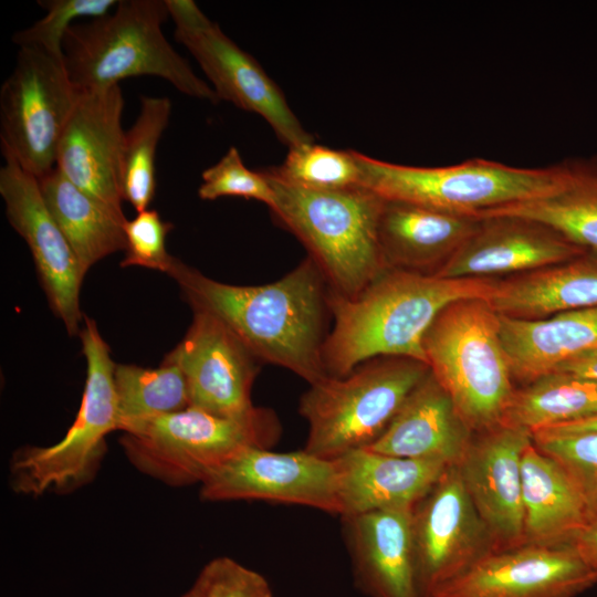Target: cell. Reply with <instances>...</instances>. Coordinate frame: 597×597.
<instances>
[{
    "mask_svg": "<svg viewBox=\"0 0 597 597\" xmlns=\"http://www.w3.org/2000/svg\"><path fill=\"white\" fill-rule=\"evenodd\" d=\"M171 276L192 311L220 320L263 363L286 368L310 385L327 376L322 349L328 287L308 256L263 285H232L176 261Z\"/></svg>",
    "mask_w": 597,
    "mask_h": 597,
    "instance_id": "1",
    "label": "cell"
},
{
    "mask_svg": "<svg viewBox=\"0 0 597 597\" xmlns=\"http://www.w3.org/2000/svg\"><path fill=\"white\" fill-rule=\"evenodd\" d=\"M495 284L494 279H446L388 268L355 296L328 291L334 324L322 349L327 375L346 376L377 357L427 364L423 337L437 315L455 301L488 300Z\"/></svg>",
    "mask_w": 597,
    "mask_h": 597,
    "instance_id": "2",
    "label": "cell"
},
{
    "mask_svg": "<svg viewBox=\"0 0 597 597\" xmlns=\"http://www.w3.org/2000/svg\"><path fill=\"white\" fill-rule=\"evenodd\" d=\"M165 0H121L106 15L73 24L63 40L64 66L80 92L119 85L133 76H158L180 93L220 102L165 38Z\"/></svg>",
    "mask_w": 597,
    "mask_h": 597,
    "instance_id": "3",
    "label": "cell"
},
{
    "mask_svg": "<svg viewBox=\"0 0 597 597\" xmlns=\"http://www.w3.org/2000/svg\"><path fill=\"white\" fill-rule=\"evenodd\" d=\"M263 175L273 217L304 244L331 293L355 296L388 269L378 238L384 199L363 187L311 190Z\"/></svg>",
    "mask_w": 597,
    "mask_h": 597,
    "instance_id": "4",
    "label": "cell"
},
{
    "mask_svg": "<svg viewBox=\"0 0 597 597\" xmlns=\"http://www.w3.org/2000/svg\"><path fill=\"white\" fill-rule=\"evenodd\" d=\"M431 374L473 433L501 425L515 391L500 318L483 298L446 306L423 337Z\"/></svg>",
    "mask_w": 597,
    "mask_h": 597,
    "instance_id": "5",
    "label": "cell"
},
{
    "mask_svg": "<svg viewBox=\"0 0 597 597\" xmlns=\"http://www.w3.org/2000/svg\"><path fill=\"white\" fill-rule=\"evenodd\" d=\"M360 187L399 201L475 217L488 210L541 199L564 184L562 161L538 168L484 158L440 167L392 164L355 151Z\"/></svg>",
    "mask_w": 597,
    "mask_h": 597,
    "instance_id": "6",
    "label": "cell"
},
{
    "mask_svg": "<svg viewBox=\"0 0 597 597\" xmlns=\"http://www.w3.org/2000/svg\"><path fill=\"white\" fill-rule=\"evenodd\" d=\"M280 425L268 409L223 417L189 406L123 432L119 443L139 472L172 488L201 484L250 447L270 448Z\"/></svg>",
    "mask_w": 597,
    "mask_h": 597,
    "instance_id": "7",
    "label": "cell"
},
{
    "mask_svg": "<svg viewBox=\"0 0 597 597\" xmlns=\"http://www.w3.org/2000/svg\"><path fill=\"white\" fill-rule=\"evenodd\" d=\"M429 366L406 357H377L343 377L327 375L300 400L308 423L304 450L325 459L367 448L387 429Z\"/></svg>",
    "mask_w": 597,
    "mask_h": 597,
    "instance_id": "8",
    "label": "cell"
},
{
    "mask_svg": "<svg viewBox=\"0 0 597 597\" xmlns=\"http://www.w3.org/2000/svg\"><path fill=\"white\" fill-rule=\"evenodd\" d=\"M83 320L80 338L86 359V379L78 412L56 443L14 452L10 484L19 494H66L92 482L106 452L107 434L118 430L116 364L95 321L87 316Z\"/></svg>",
    "mask_w": 597,
    "mask_h": 597,
    "instance_id": "9",
    "label": "cell"
},
{
    "mask_svg": "<svg viewBox=\"0 0 597 597\" xmlns=\"http://www.w3.org/2000/svg\"><path fill=\"white\" fill-rule=\"evenodd\" d=\"M80 95L64 61L39 49L20 48L0 90L2 155L36 178L51 171Z\"/></svg>",
    "mask_w": 597,
    "mask_h": 597,
    "instance_id": "10",
    "label": "cell"
},
{
    "mask_svg": "<svg viewBox=\"0 0 597 597\" xmlns=\"http://www.w3.org/2000/svg\"><path fill=\"white\" fill-rule=\"evenodd\" d=\"M165 1L176 25V41L192 54L219 101L230 102L263 117L289 148L314 142L276 83L195 1Z\"/></svg>",
    "mask_w": 597,
    "mask_h": 597,
    "instance_id": "11",
    "label": "cell"
},
{
    "mask_svg": "<svg viewBox=\"0 0 597 597\" xmlns=\"http://www.w3.org/2000/svg\"><path fill=\"white\" fill-rule=\"evenodd\" d=\"M205 501L262 500L297 504L341 515L334 459L307 452L250 447L200 484Z\"/></svg>",
    "mask_w": 597,
    "mask_h": 597,
    "instance_id": "12",
    "label": "cell"
},
{
    "mask_svg": "<svg viewBox=\"0 0 597 597\" xmlns=\"http://www.w3.org/2000/svg\"><path fill=\"white\" fill-rule=\"evenodd\" d=\"M412 534L427 597L495 551L457 465L448 467L415 504Z\"/></svg>",
    "mask_w": 597,
    "mask_h": 597,
    "instance_id": "13",
    "label": "cell"
},
{
    "mask_svg": "<svg viewBox=\"0 0 597 597\" xmlns=\"http://www.w3.org/2000/svg\"><path fill=\"white\" fill-rule=\"evenodd\" d=\"M2 156L0 195L7 218L30 249L51 310L63 322L67 333L75 335L80 333V323L84 318L80 308V290L85 275L46 208L38 178L10 156Z\"/></svg>",
    "mask_w": 597,
    "mask_h": 597,
    "instance_id": "14",
    "label": "cell"
},
{
    "mask_svg": "<svg viewBox=\"0 0 597 597\" xmlns=\"http://www.w3.org/2000/svg\"><path fill=\"white\" fill-rule=\"evenodd\" d=\"M166 360L184 373L190 406L223 417L256 411L251 400L258 359L217 317L193 311L192 322Z\"/></svg>",
    "mask_w": 597,
    "mask_h": 597,
    "instance_id": "15",
    "label": "cell"
},
{
    "mask_svg": "<svg viewBox=\"0 0 597 597\" xmlns=\"http://www.w3.org/2000/svg\"><path fill=\"white\" fill-rule=\"evenodd\" d=\"M597 575L573 545L495 549L432 597H576Z\"/></svg>",
    "mask_w": 597,
    "mask_h": 597,
    "instance_id": "16",
    "label": "cell"
},
{
    "mask_svg": "<svg viewBox=\"0 0 597 597\" xmlns=\"http://www.w3.org/2000/svg\"><path fill=\"white\" fill-rule=\"evenodd\" d=\"M123 109L119 85L81 92L55 161L72 184L117 212H123Z\"/></svg>",
    "mask_w": 597,
    "mask_h": 597,
    "instance_id": "17",
    "label": "cell"
},
{
    "mask_svg": "<svg viewBox=\"0 0 597 597\" xmlns=\"http://www.w3.org/2000/svg\"><path fill=\"white\" fill-rule=\"evenodd\" d=\"M531 431L499 425L473 437L457 464L495 549L524 544L522 458Z\"/></svg>",
    "mask_w": 597,
    "mask_h": 597,
    "instance_id": "18",
    "label": "cell"
},
{
    "mask_svg": "<svg viewBox=\"0 0 597 597\" xmlns=\"http://www.w3.org/2000/svg\"><path fill=\"white\" fill-rule=\"evenodd\" d=\"M476 230L433 273L446 279H493L558 264L587 251L541 222L515 216L479 219Z\"/></svg>",
    "mask_w": 597,
    "mask_h": 597,
    "instance_id": "19",
    "label": "cell"
},
{
    "mask_svg": "<svg viewBox=\"0 0 597 597\" xmlns=\"http://www.w3.org/2000/svg\"><path fill=\"white\" fill-rule=\"evenodd\" d=\"M413 506L343 517L356 584L370 597H427L415 549Z\"/></svg>",
    "mask_w": 597,
    "mask_h": 597,
    "instance_id": "20",
    "label": "cell"
},
{
    "mask_svg": "<svg viewBox=\"0 0 597 597\" xmlns=\"http://www.w3.org/2000/svg\"><path fill=\"white\" fill-rule=\"evenodd\" d=\"M472 438L473 432L451 397L429 371L383 434L367 448L395 457L457 465Z\"/></svg>",
    "mask_w": 597,
    "mask_h": 597,
    "instance_id": "21",
    "label": "cell"
},
{
    "mask_svg": "<svg viewBox=\"0 0 597 597\" xmlns=\"http://www.w3.org/2000/svg\"><path fill=\"white\" fill-rule=\"evenodd\" d=\"M341 516L415 505L450 465L379 453L368 448L336 459Z\"/></svg>",
    "mask_w": 597,
    "mask_h": 597,
    "instance_id": "22",
    "label": "cell"
},
{
    "mask_svg": "<svg viewBox=\"0 0 597 597\" xmlns=\"http://www.w3.org/2000/svg\"><path fill=\"white\" fill-rule=\"evenodd\" d=\"M479 222L470 216L385 200L378 224L385 264L416 272L431 266L438 270L476 230Z\"/></svg>",
    "mask_w": 597,
    "mask_h": 597,
    "instance_id": "23",
    "label": "cell"
},
{
    "mask_svg": "<svg viewBox=\"0 0 597 597\" xmlns=\"http://www.w3.org/2000/svg\"><path fill=\"white\" fill-rule=\"evenodd\" d=\"M486 302L496 314L522 320L597 307V253L496 281Z\"/></svg>",
    "mask_w": 597,
    "mask_h": 597,
    "instance_id": "24",
    "label": "cell"
},
{
    "mask_svg": "<svg viewBox=\"0 0 597 597\" xmlns=\"http://www.w3.org/2000/svg\"><path fill=\"white\" fill-rule=\"evenodd\" d=\"M524 544L573 545L590 523L586 504L566 471L532 442L522 458Z\"/></svg>",
    "mask_w": 597,
    "mask_h": 597,
    "instance_id": "25",
    "label": "cell"
},
{
    "mask_svg": "<svg viewBox=\"0 0 597 597\" xmlns=\"http://www.w3.org/2000/svg\"><path fill=\"white\" fill-rule=\"evenodd\" d=\"M499 318L512 377L526 384L554 373L568 358L597 348V307L538 320Z\"/></svg>",
    "mask_w": 597,
    "mask_h": 597,
    "instance_id": "26",
    "label": "cell"
},
{
    "mask_svg": "<svg viewBox=\"0 0 597 597\" xmlns=\"http://www.w3.org/2000/svg\"><path fill=\"white\" fill-rule=\"evenodd\" d=\"M48 210L67 240L80 268L87 271L105 256L125 250L123 212L87 195L56 167L38 178Z\"/></svg>",
    "mask_w": 597,
    "mask_h": 597,
    "instance_id": "27",
    "label": "cell"
},
{
    "mask_svg": "<svg viewBox=\"0 0 597 597\" xmlns=\"http://www.w3.org/2000/svg\"><path fill=\"white\" fill-rule=\"evenodd\" d=\"M565 180L551 196L488 210L475 218L515 216L551 227L587 252L597 253V156L563 161Z\"/></svg>",
    "mask_w": 597,
    "mask_h": 597,
    "instance_id": "28",
    "label": "cell"
},
{
    "mask_svg": "<svg viewBox=\"0 0 597 597\" xmlns=\"http://www.w3.org/2000/svg\"><path fill=\"white\" fill-rule=\"evenodd\" d=\"M597 415V381L554 371L515 389L501 425L534 431Z\"/></svg>",
    "mask_w": 597,
    "mask_h": 597,
    "instance_id": "29",
    "label": "cell"
},
{
    "mask_svg": "<svg viewBox=\"0 0 597 597\" xmlns=\"http://www.w3.org/2000/svg\"><path fill=\"white\" fill-rule=\"evenodd\" d=\"M114 384L118 430L122 432L190 406L188 385L182 370L166 359L157 368L116 365Z\"/></svg>",
    "mask_w": 597,
    "mask_h": 597,
    "instance_id": "30",
    "label": "cell"
},
{
    "mask_svg": "<svg viewBox=\"0 0 597 597\" xmlns=\"http://www.w3.org/2000/svg\"><path fill=\"white\" fill-rule=\"evenodd\" d=\"M171 115L168 97H140L139 114L125 130L121 190L137 212L148 209L156 193V150Z\"/></svg>",
    "mask_w": 597,
    "mask_h": 597,
    "instance_id": "31",
    "label": "cell"
},
{
    "mask_svg": "<svg viewBox=\"0 0 597 597\" xmlns=\"http://www.w3.org/2000/svg\"><path fill=\"white\" fill-rule=\"evenodd\" d=\"M283 184L311 190L360 187L355 150H338L314 142L289 148L284 161L262 170Z\"/></svg>",
    "mask_w": 597,
    "mask_h": 597,
    "instance_id": "32",
    "label": "cell"
},
{
    "mask_svg": "<svg viewBox=\"0 0 597 597\" xmlns=\"http://www.w3.org/2000/svg\"><path fill=\"white\" fill-rule=\"evenodd\" d=\"M535 447L555 460L579 491L590 519L597 520V432H532Z\"/></svg>",
    "mask_w": 597,
    "mask_h": 597,
    "instance_id": "33",
    "label": "cell"
},
{
    "mask_svg": "<svg viewBox=\"0 0 597 597\" xmlns=\"http://www.w3.org/2000/svg\"><path fill=\"white\" fill-rule=\"evenodd\" d=\"M117 0H40L46 13L31 27L17 31L12 42L20 48H34L64 61L63 40L74 22L82 18L96 19L109 13Z\"/></svg>",
    "mask_w": 597,
    "mask_h": 597,
    "instance_id": "34",
    "label": "cell"
},
{
    "mask_svg": "<svg viewBox=\"0 0 597 597\" xmlns=\"http://www.w3.org/2000/svg\"><path fill=\"white\" fill-rule=\"evenodd\" d=\"M198 196L202 200L241 197L275 206V193L262 171L249 169L235 147H230L221 159L202 171Z\"/></svg>",
    "mask_w": 597,
    "mask_h": 597,
    "instance_id": "35",
    "label": "cell"
},
{
    "mask_svg": "<svg viewBox=\"0 0 597 597\" xmlns=\"http://www.w3.org/2000/svg\"><path fill=\"white\" fill-rule=\"evenodd\" d=\"M172 229L174 224L163 220L155 209L137 212L124 226L126 248L121 266H143L169 275L177 261L166 249V238Z\"/></svg>",
    "mask_w": 597,
    "mask_h": 597,
    "instance_id": "36",
    "label": "cell"
},
{
    "mask_svg": "<svg viewBox=\"0 0 597 597\" xmlns=\"http://www.w3.org/2000/svg\"><path fill=\"white\" fill-rule=\"evenodd\" d=\"M181 597H273L268 579L229 556L208 562Z\"/></svg>",
    "mask_w": 597,
    "mask_h": 597,
    "instance_id": "37",
    "label": "cell"
},
{
    "mask_svg": "<svg viewBox=\"0 0 597 597\" xmlns=\"http://www.w3.org/2000/svg\"><path fill=\"white\" fill-rule=\"evenodd\" d=\"M555 371L567 373L597 381V348L585 350L568 358Z\"/></svg>",
    "mask_w": 597,
    "mask_h": 597,
    "instance_id": "38",
    "label": "cell"
},
{
    "mask_svg": "<svg viewBox=\"0 0 597 597\" xmlns=\"http://www.w3.org/2000/svg\"><path fill=\"white\" fill-rule=\"evenodd\" d=\"M573 546L597 575V520L590 522L574 541Z\"/></svg>",
    "mask_w": 597,
    "mask_h": 597,
    "instance_id": "39",
    "label": "cell"
},
{
    "mask_svg": "<svg viewBox=\"0 0 597 597\" xmlns=\"http://www.w3.org/2000/svg\"><path fill=\"white\" fill-rule=\"evenodd\" d=\"M537 430L554 433L597 432V415L574 421L553 425Z\"/></svg>",
    "mask_w": 597,
    "mask_h": 597,
    "instance_id": "40",
    "label": "cell"
}]
</instances>
